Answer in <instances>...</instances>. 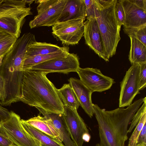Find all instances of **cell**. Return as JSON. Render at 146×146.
<instances>
[{"label":"cell","instance_id":"6da1fadb","mask_svg":"<svg viewBox=\"0 0 146 146\" xmlns=\"http://www.w3.org/2000/svg\"><path fill=\"white\" fill-rule=\"evenodd\" d=\"M146 98L136 100L126 108L106 111L93 104L98 124L100 146H124L128 139V127L134 115Z\"/></svg>","mask_w":146,"mask_h":146},{"label":"cell","instance_id":"7a4b0ae2","mask_svg":"<svg viewBox=\"0 0 146 146\" xmlns=\"http://www.w3.org/2000/svg\"><path fill=\"white\" fill-rule=\"evenodd\" d=\"M47 74L39 70L23 71L20 101L48 112L63 114L64 106L58 89Z\"/></svg>","mask_w":146,"mask_h":146},{"label":"cell","instance_id":"3957f363","mask_svg":"<svg viewBox=\"0 0 146 146\" xmlns=\"http://www.w3.org/2000/svg\"><path fill=\"white\" fill-rule=\"evenodd\" d=\"M27 46L25 42L17 40L3 60L0 66L4 90L2 106H9L20 101L23 65Z\"/></svg>","mask_w":146,"mask_h":146},{"label":"cell","instance_id":"277c9868","mask_svg":"<svg viewBox=\"0 0 146 146\" xmlns=\"http://www.w3.org/2000/svg\"><path fill=\"white\" fill-rule=\"evenodd\" d=\"M116 0H94L95 15L101 33L107 59L114 55L121 39V27L116 18L114 6Z\"/></svg>","mask_w":146,"mask_h":146},{"label":"cell","instance_id":"5b68a950","mask_svg":"<svg viewBox=\"0 0 146 146\" xmlns=\"http://www.w3.org/2000/svg\"><path fill=\"white\" fill-rule=\"evenodd\" d=\"M26 4L25 0H3L0 5V29L18 38L25 17L32 14Z\"/></svg>","mask_w":146,"mask_h":146},{"label":"cell","instance_id":"8992f818","mask_svg":"<svg viewBox=\"0 0 146 146\" xmlns=\"http://www.w3.org/2000/svg\"><path fill=\"white\" fill-rule=\"evenodd\" d=\"M67 0H40L38 3L37 15L29 23L31 29L41 26L50 27L57 23Z\"/></svg>","mask_w":146,"mask_h":146},{"label":"cell","instance_id":"52a82bcc","mask_svg":"<svg viewBox=\"0 0 146 146\" xmlns=\"http://www.w3.org/2000/svg\"><path fill=\"white\" fill-rule=\"evenodd\" d=\"M2 125L10 140L16 146H42L41 143L31 135L23 126L20 116L13 111Z\"/></svg>","mask_w":146,"mask_h":146},{"label":"cell","instance_id":"ba28073f","mask_svg":"<svg viewBox=\"0 0 146 146\" xmlns=\"http://www.w3.org/2000/svg\"><path fill=\"white\" fill-rule=\"evenodd\" d=\"M140 67L139 64H132L120 82L119 107L128 106L137 94H140L139 78Z\"/></svg>","mask_w":146,"mask_h":146},{"label":"cell","instance_id":"9c48e42d","mask_svg":"<svg viewBox=\"0 0 146 146\" xmlns=\"http://www.w3.org/2000/svg\"><path fill=\"white\" fill-rule=\"evenodd\" d=\"M84 21L78 19L58 23L52 26V33L63 44H76L84 35Z\"/></svg>","mask_w":146,"mask_h":146},{"label":"cell","instance_id":"30bf717a","mask_svg":"<svg viewBox=\"0 0 146 146\" xmlns=\"http://www.w3.org/2000/svg\"><path fill=\"white\" fill-rule=\"evenodd\" d=\"M76 72L81 82L92 93L108 90L115 83L113 79L104 75L97 68L80 67Z\"/></svg>","mask_w":146,"mask_h":146},{"label":"cell","instance_id":"8fae6325","mask_svg":"<svg viewBox=\"0 0 146 146\" xmlns=\"http://www.w3.org/2000/svg\"><path fill=\"white\" fill-rule=\"evenodd\" d=\"M80 67L77 55L69 53L64 57L51 59L38 64L29 70L40 71L47 74L51 72L67 74L71 72H76Z\"/></svg>","mask_w":146,"mask_h":146},{"label":"cell","instance_id":"7c38bea8","mask_svg":"<svg viewBox=\"0 0 146 146\" xmlns=\"http://www.w3.org/2000/svg\"><path fill=\"white\" fill-rule=\"evenodd\" d=\"M63 115L70 137L75 146H82L84 138L89 134V131L77 110L64 106Z\"/></svg>","mask_w":146,"mask_h":146},{"label":"cell","instance_id":"4fadbf2b","mask_svg":"<svg viewBox=\"0 0 146 146\" xmlns=\"http://www.w3.org/2000/svg\"><path fill=\"white\" fill-rule=\"evenodd\" d=\"M84 23L86 43L100 58L109 61L104 49L101 33L95 17H87Z\"/></svg>","mask_w":146,"mask_h":146},{"label":"cell","instance_id":"5bb4252c","mask_svg":"<svg viewBox=\"0 0 146 146\" xmlns=\"http://www.w3.org/2000/svg\"><path fill=\"white\" fill-rule=\"evenodd\" d=\"M125 14L123 28H135L146 25V11L130 0H119Z\"/></svg>","mask_w":146,"mask_h":146},{"label":"cell","instance_id":"9a60e30c","mask_svg":"<svg viewBox=\"0 0 146 146\" xmlns=\"http://www.w3.org/2000/svg\"><path fill=\"white\" fill-rule=\"evenodd\" d=\"M68 81L76 96L80 106L91 118L94 114L92 100V93L80 79L71 78Z\"/></svg>","mask_w":146,"mask_h":146},{"label":"cell","instance_id":"2e32d148","mask_svg":"<svg viewBox=\"0 0 146 146\" xmlns=\"http://www.w3.org/2000/svg\"><path fill=\"white\" fill-rule=\"evenodd\" d=\"M35 108L54 126L59 134L65 146H75L70 137L63 114L50 113L39 108Z\"/></svg>","mask_w":146,"mask_h":146},{"label":"cell","instance_id":"e0dca14e","mask_svg":"<svg viewBox=\"0 0 146 146\" xmlns=\"http://www.w3.org/2000/svg\"><path fill=\"white\" fill-rule=\"evenodd\" d=\"M86 17V8L83 0H67L57 20L60 23Z\"/></svg>","mask_w":146,"mask_h":146},{"label":"cell","instance_id":"ac0fdd59","mask_svg":"<svg viewBox=\"0 0 146 146\" xmlns=\"http://www.w3.org/2000/svg\"><path fill=\"white\" fill-rule=\"evenodd\" d=\"M68 47L65 46L60 47L45 42H38L35 40L28 46L25 57L50 54L64 50Z\"/></svg>","mask_w":146,"mask_h":146},{"label":"cell","instance_id":"d6986e66","mask_svg":"<svg viewBox=\"0 0 146 146\" xmlns=\"http://www.w3.org/2000/svg\"><path fill=\"white\" fill-rule=\"evenodd\" d=\"M25 121L51 137L62 142L61 138L56 129L51 122L44 117L38 115Z\"/></svg>","mask_w":146,"mask_h":146},{"label":"cell","instance_id":"ffe728a7","mask_svg":"<svg viewBox=\"0 0 146 146\" xmlns=\"http://www.w3.org/2000/svg\"><path fill=\"white\" fill-rule=\"evenodd\" d=\"M22 124L25 130L41 143L42 146H65L62 142L53 138L28 124L21 119Z\"/></svg>","mask_w":146,"mask_h":146},{"label":"cell","instance_id":"44dd1931","mask_svg":"<svg viewBox=\"0 0 146 146\" xmlns=\"http://www.w3.org/2000/svg\"><path fill=\"white\" fill-rule=\"evenodd\" d=\"M131 47L129 59L131 64H141L146 62V46L134 37L129 35Z\"/></svg>","mask_w":146,"mask_h":146},{"label":"cell","instance_id":"7402d4cb","mask_svg":"<svg viewBox=\"0 0 146 146\" xmlns=\"http://www.w3.org/2000/svg\"><path fill=\"white\" fill-rule=\"evenodd\" d=\"M68 47L65 50L50 54L25 57L23 65V71L30 70L33 66L51 59L64 57L69 53Z\"/></svg>","mask_w":146,"mask_h":146},{"label":"cell","instance_id":"603a6c76","mask_svg":"<svg viewBox=\"0 0 146 146\" xmlns=\"http://www.w3.org/2000/svg\"><path fill=\"white\" fill-rule=\"evenodd\" d=\"M59 96L64 106L77 110L80 106L76 96L69 84H64L60 89H58Z\"/></svg>","mask_w":146,"mask_h":146},{"label":"cell","instance_id":"cb8c5ba5","mask_svg":"<svg viewBox=\"0 0 146 146\" xmlns=\"http://www.w3.org/2000/svg\"><path fill=\"white\" fill-rule=\"evenodd\" d=\"M17 39L0 29V66L4 57L12 49Z\"/></svg>","mask_w":146,"mask_h":146},{"label":"cell","instance_id":"d4e9b609","mask_svg":"<svg viewBox=\"0 0 146 146\" xmlns=\"http://www.w3.org/2000/svg\"><path fill=\"white\" fill-rule=\"evenodd\" d=\"M146 25L135 27L123 28L125 33L135 38L146 46Z\"/></svg>","mask_w":146,"mask_h":146},{"label":"cell","instance_id":"484cf974","mask_svg":"<svg viewBox=\"0 0 146 146\" xmlns=\"http://www.w3.org/2000/svg\"><path fill=\"white\" fill-rule=\"evenodd\" d=\"M146 123V112L141 116L138 123L129 139L128 146H135L138 139L142 129Z\"/></svg>","mask_w":146,"mask_h":146},{"label":"cell","instance_id":"4316f807","mask_svg":"<svg viewBox=\"0 0 146 146\" xmlns=\"http://www.w3.org/2000/svg\"><path fill=\"white\" fill-rule=\"evenodd\" d=\"M143 104L133 116L130 122V126L128 130V133L132 131L138 123L143 114L146 112V100Z\"/></svg>","mask_w":146,"mask_h":146},{"label":"cell","instance_id":"83f0119b","mask_svg":"<svg viewBox=\"0 0 146 146\" xmlns=\"http://www.w3.org/2000/svg\"><path fill=\"white\" fill-rule=\"evenodd\" d=\"M114 12L118 23L121 27L124 21L125 14L122 5L119 0H116L115 3Z\"/></svg>","mask_w":146,"mask_h":146},{"label":"cell","instance_id":"f1b7e54d","mask_svg":"<svg viewBox=\"0 0 146 146\" xmlns=\"http://www.w3.org/2000/svg\"><path fill=\"white\" fill-rule=\"evenodd\" d=\"M140 69L139 74V90H143L146 86V62L139 64Z\"/></svg>","mask_w":146,"mask_h":146},{"label":"cell","instance_id":"f546056e","mask_svg":"<svg viewBox=\"0 0 146 146\" xmlns=\"http://www.w3.org/2000/svg\"><path fill=\"white\" fill-rule=\"evenodd\" d=\"M1 123L0 124V146H16L9 138Z\"/></svg>","mask_w":146,"mask_h":146},{"label":"cell","instance_id":"4dcf8cb0","mask_svg":"<svg viewBox=\"0 0 146 146\" xmlns=\"http://www.w3.org/2000/svg\"><path fill=\"white\" fill-rule=\"evenodd\" d=\"M86 8V17H95L94 0H83Z\"/></svg>","mask_w":146,"mask_h":146},{"label":"cell","instance_id":"1f68e13d","mask_svg":"<svg viewBox=\"0 0 146 146\" xmlns=\"http://www.w3.org/2000/svg\"><path fill=\"white\" fill-rule=\"evenodd\" d=\"M10 115V111L0 105V124L8 119Z\"/></svg>","mask_w":146,"mask_h":146},{"label":"cell","instance_id":"d6a6232c","mask_svg":"<svg viewBox=\"0 0 146 146\" xmlns=\"http://www.w3.org/2000/svg\"><path fill=\"white\" fill-rule=\"evenodd\" d=\"M139 143L146 144V123L144 124L138 139L137 144Z\"/></svg>","mask_w":146,"mask_h":146},{"label":"cell","instance_id":"836d02e7","mask_svg":"<svg viewBox=\"0 0 146 146\" xmlns=\"http://www.w3.org/2000/svg\"><path fill=\"white\" fill-rule=\"evenodd\" d=\"M4 95V83L3 79L0 74V105L2 106Z\"/></svg>","mask_w":146,"mask_h":146},{"label":"cell","instance_id":"e575fe53","mask_svg":"<svg viewBox=\"0 0 146 146\" xmlns=\"http://www.w3.org/2000/svg\"><path fill=\"white\" fill-rule=\"evenodd\" d=\"M130 1L139 7L146 11V0H130Z\"/></svg>","mask_w":146,"mask_h":146},{"label":"cell","instance_id":"d590c367","mask_svg":"<svg viewBox=\"0 0 146 146\" xmlns=\"http://www.w3.org/2000/svg\"><path fill=\"white\" fill-rule=\"evenodd\" d=\"M34 1H35V0H25V1L26 3H28L29 6Z\"/></svg>","mask_w":146,"mask_h":146},{"label":"cell","instance_id":"8d00e7d4","mask_svg":"<svg viewBox=\"0 0 146 146\" xmlns=\"http://www.w3.org/2000/svg\"><path fill=\"white\" fill-rule=\"evenodd\" d=\"M135 146H146V144L139 143L137 144Z\"/></svg>","mask_w":146,"mask_h":146},{"label":"cell","instance_id":"74e56055","mask_svg":"<svg viewBox=\"0 0 146 146\" xmlns=\"http://www.w3.org/2000/svg\"><path fill=\"white\" fill-rule=\"evenodd\" d=\"M3 0H0V5L3 2Z\"/></svg>","mask_w":146,"mask_h":146},{"label":"cell","instance_id":"f35d334b","mask_svg":"<svg viewBox=\"0 0 146 146\" xmlns=\"http://www.w3.org/2000/svg\"><path fill=\"white\" fill-rule=\"evenodd\" d=\"M96 146H100V145L99 144H97V145H96Z\"/></svg>","mask_w":146,"mask_h":146}]
</instances>
